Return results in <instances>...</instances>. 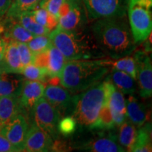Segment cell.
<instances>
[{
	"instance_id": "cell-25",
	"label": "cell",
	"mask_w": 152,
	"mask_h": 152,
	"mask_svg": "<svg viewBox=\"0 0 152 152\" xmlns=\"http://www.w3.org/2000/svg\"><path fill=\"white\" fill-rule=\"evenodd\" d=\"M120 126L118 140L119 144L129 151L135 139L137 132L135 125L126 118Z\"/></svg>"
},
{
	"instance_id": "cell-14",
	"label": "cell",
	"mask_w": 152,
	"mask_h": 152,
	"mask_svg": "<svg viewBox=\"0 0 152 152\" xmlns=\"http://www.w3.org/2000/svg\"><path fill=\"white\" fill-rule=\"evenodd\" d=\"M72 96L70 92L61 85H49L45 87L43 97L61 114H69Z\"/></svg>"
},
{
	"instance_id": "cell-34",
	"label": "cell",
	"mask_w": 152,
	"mask_h": 152,
	"mask_svg": "<svg viewBox=\"0 0 152 152\" xmlns=\"http://www.w3.org/2000/svg\"><path fill=\"white\" fill-rule=\"evenodd\" d=\"M18 150L14 147L7 138L0 132V152H16Z\"/></svg>"
},
{
	"instance_id": "cell-35",
	"label": "cell",
	"mask_w": 152,
	"mask_h": 152,
	"mask_svg": "<svg viewBox=\"0 0 152 152\" xmlns=\"http://www.w3.org/2000/svg\"><path fill=\"white\" fill-rule=\"evenodd\" d=\"M12 0H0V23L6 17Z\"/></svg>"
},
{
	"instance_id": "cell-8",
	"label": "cell",
	"mask_w": 152,
	"mask_h": 152,
	"mask_svg": "<svg viewBox=\"0 0 152 152\" xmlns=\"http://www.w3.org/2000/svg\"><path fill=\"white\" fill-rule=\"evenodd\" d=\"M90 20L125 16L129 0H83Z\"/></svg>"
},
{
	"instance_id": "cell-12",
	"label": "cell",
	"mask_w": 152,
	"mask_h": 152,
	"mask_svg": "<svg viewBox=\"0 0 152 152\" xmlns=\"http://www.w3.org/2000/svg\"><path fill=\"white\" fill-rule=\"evenodd\" d=\"M28 128L29 126L26 117L18 113L0 130V132L18 151H23L24 142Z\"/></svg>"
},
{
	"instance_id": "cell-32",
	"label": "cell",
	"mask_w": 152,
	"mask_h": 152,
	"mask_svg": "<svg viewBox=\"0 0 152 152\" xmlns=\"http://www.w3.org/2000/svg\"><path fill=\"white\" fill-rule=\"evenodd\" d=\"M66 0H41L38 7H41L58 19L59 11Z\"/></svg>"
},
{
	"instance_id": "cell-22",
	"label": "cell",
	"mask_w": 152,
	"mask_h": 152,
	"mask_svg": "<svg viewBox=\"0 0 152 152\" xmlns=\"http://www.w3.org/2000/svg\"><path fill=\"white\" fill-rule=\"evenodd\" d=\"M151 149V125L145 123L137 130L135 139L129 151L149 152Z\"/></svg>"
},
{
	"instance_id": "cell-30",
	"label": "cell",
	"mask_w": 152,
	"mask_h": 152,
	"mask_svg": "<svg viewBox=\"0 0 152 152\" xmlns=\"http://www.w3.org/2000/svg\"><path fill=\"white\" fill-rule=\"evenodd\" d=\"M27 45L34 55H36L47 51L52 43L49 35H35Z\"/></svg>"
},
{
	"instance_id": "cell-13",
	"label": "cell",
	"mask_w": 152,
	"mask_h": 152,
	"mask_svg": "<svg viewBox=\"0 0 152 152\" xmlns=\"http://www.w3.org/2000/svg\"><path fill=\"white\" fill-rule=\"evenodd\" d=\"M54 142L48 133L33 124L28 128L25 140L23 151L47 152L54 151Z\"/></svg>"
},
{
	"instance_id": "cell-24",
	"label": "cell",
	"mask_w": 152,
	"mask_h": 152,
	"mask_svg": "<svg viewBox=\"0 0 152 152\" xmlns=\"http://www.w3.org/2000/svg\"><path fill=\"white\" fill-rule=\"evenodd\" d=\"M41 0H12L6 14V18H16L23 13L34 10L39 6Z\"/></svg>"
},
{
	"instance_id": "cell-5",
	"label": "cell",
	"mask_w": 152,
	"mask_h": 152,
	"mask_svg": "<svg viewBox=\"0 0 152 152\" xmlns=\"http://www.w3.org/2000/svg\"><path fill=\"white\" fill-rule=\"evenodd\" d=\"M129 26L137 45L145 42L152 30V0H129Z\"/></svg>"
},
{
	"instance_id": "cell-16",
	"label": "cell",
	"mask_w": 152,
	"mask_h": 152,
	"mask_svg": "<svg viewBox=\"0 0 152 152\" xmlns=\"http://www.w3.org/2000/svg\"><path fill=\"white\" fill-rule=\"evenodd\" d=\"M45 87V85L41 81L24 80L18 96L21 109L28 110L33 109L38 101L43 97Z\"/></svg>"
},
{
	"instance_id": "cell-9",
	"label": "cell",
	"mask_w": 152,
	"mask_h": 152,
	"mask_svg": "<svg viewBox=\"0 0 152 152\" xmlns=\"http://www.w3.org/2000/svg\"><path fill=\"white\" fill-rule=\"evenodd\" d=\"M108 130L107 132H99L87 140L75 142L73 148L80 151L93 152H124L126 150L118 140L117 134Z\"/></svg>"
},
{
	"instance_id": "cell-6",
	"label": "cell",
	"mask_w": 152,
	"mask_h": 152,
	"mask_svg": "<svg viewBox=\"0 0 152 152\" xmlns=\"http://www.w3.org/2000/svg\"><path fill=\"white\" fill-rule=\"evenodd\" d=\"M31 111L33 124L48 133L53 140H58V124L61 116L59 112L44 97L38 101Z\"/></svg>"
},
{
	"instance_id": "cell-15",
	"label": "cell",
	"mask_w": 152,
	"mask_h": 152,
	"mask_svg": "<svg viewBox=\"0 0 152 152\" xmlns=\"http://www.w3.org/2000/svg\"><path fill=\"white\" fill-rule=\"evenodd\" d=\"M107 80V104L115 125H120L127 118L126 104L123 94L118 90L111 81Z\"/></svg>"
},
{
	"instance_id": "cell-33",
	"label": "cell",
	"mask_w": 152,
	"mask_h": 152,
	"mask_svg": "<svg viewBox=\"0 0 152 152\" xmlns=\"http://www.w3.org/2000/svg\"><path fill=\"white\" fill-rule=\"evenodd\" d=\"M17 47L20 56V61L23 67L33 64L35 55L28 47L27 43L17 42Z\"/></svg>"
},
{
	"instance_id": "cell-11",
	"label": "cell",
	"mask_w": 152,
	"mask_h": 152,
	"mask_svg": "<svg viewBox=\"0 0 152 152\" xmlns=\"http://www.w3.org/2000/svg\"><path fill=\"white\" fill-rule=\"evenodd\" d=\"M62 53L52 45L45 52L35 55L33 64L47 70L49 78L56 80L59 76L66 63Z\"/></svg>"
},
{
	"instance_id": "cell-1",
	"label": "cell",
	"mask_w": 152,
	"mask_h": 152,
	"mask_svg": "<svg viewBox=\"0 0 152 152\" xmlns=\"http://www.w3.org/2000/svg\"><path fill=\"white\" fill-rule=\"evenodd\" d=\"M91 33L100 50L113 60L131 55L136 50L137 45L125 16L96 19Z\"/></svg>"
},
{
	"instance_id": "cell-36",
	"label": "cell",
	"mask_w": 152,
	"mask_h": 152,
	"mask_svg": "<svg viewBox=\"0 0 152 152\" xmlns=\"http://www.w3.org/2000/svg\"><path fill=\"white\" fill-rule=\"evenodd\" d=\"M7 42V39H4V38L0 37V66H1V63L3 61L4 56Z\"/></svg>"
},
{
	"instance_id": "cell-26",
	"label": "cell",
	"mask_w": 152,
	"mask_h": 152,
	"mask_svg": "<svg viewBox=\"0 0 152 152\" xmlns=\"http://www.w3.org/2000/svg\"><path fill=\"white\" fill-rule=\"evenodd\" d=\"M15 20H16L19 23L21 24L26 29L33 33L34 35H49L51 32L49 29L37 23L32 16L30 11L20 14L15 18Z\"/></svg>"
},
{
	"instance_id": "cell-21",
	"label": "cell",
	"mask_w": 152,
	"mask_h": 152,
	"mask_svg": "<svg viewBox=\"0 0 152 152\" xmlns=\"http://www.w3.org/2000/svg\"><path fill=\"white\" fill-rule=\"evenodd\" d=\"M106 78L123 94H133L137 90L135 80L125 72L112 68L111 75Z\"/></svg>"
},
{
	"instance_id": "cell-31",
	"label": "cell",
	"mask_w": 152,
	"mask_h": 152,
	"mask_svg": "<svg viewBox=\"0 0 152 152\" xmlns=\"http://www.w3.org/2000/svg\"><path fill=\"white\" fill-rule=\"evenodd\" d=\"M77 129V123L71 115H66L60 119L58 124V132L66 137H69L76 132Z\"/></svg>"
},
{
	"instance_id": "cell-17",
	"label": "cell",
	"mask_w": 152,
	"mask_h": 152,
	"mask_svg": "<svg viewBox=\"0 0 152 152\" xmlns=\"http://www.w3.org/2000/svg\"><path fill=\"white\" fill-rule=\"evenodd\" d=\"M7 47L3 61L0 66V73H12L20 74L23 66L17 47L16 42L11 39H7Z\"/></svg>"
},
{
	"instance_id": "cell-29",
	"label": "cell",
	"mask_w": 152,
	"mask_h": 152,
	"mask_svg": "<svg viewBox=\"0 0 152 152\" xmlns=\"http://www.w3.org/2000/svg\"><path fill=\"white\" fill-rule=\"evenodd\" d=\"M20 74H23L26 79L30 80L45 82L47 79H49L47 70L34 64H30L23 67Z\"/></svg>"
},
{
	"instance_id": "cell-7",
	"label": "cell",
	"mask_w": 152,
	"mask_h": 152,
	"mask_svg": "<svg viewBox=\"0 0 152 152\" xmlns=\"http://www.w3.org/2000/svg\"><path fill=\"white\" fill-rule=\"evenodd\" d=\"M87 20L83 0H66L60 9L57 26L67 30H78L83 28Z\"/></svg>"
},
{
	"instance_id": "cell-18",
	"label": "cell",
	"mask_w": 152,
	"mask_h": 152,
	"mask_svg": "<svg viewBox=\"0 0 152 152\" xmlns=\"http://www.w3.org/2000/svg\"><path fill=\"white\" fill-rule=\"evenodd\" d=\"M127 118L135 126L141 127L147 120V113L145 106L133 94H128L125 100Z\"/></svg>"
},
{
	"instance_id": "cell-27",
	"label": "cell",
	"mask_w": 152,
	"mask_h": 152,
	"mask_svg": "<svg viewBox=\"0 0 152 152\" xmlns=\"http://www.w3.org/2000/svg\"><path fill=\"white\" fill-rule=\"evenodd\" d=\"M30 12L37 23L49 29L50 31L54 30L57 26L58 19L45 9L37 7Z\"/></svg>"
},
{
	"instance_id": "cell-20",
	"label": "cell",
	"mask_w": 152,
	"mask_h": 152,
	"mask_svg": "<svg viewBox=\"0 0 152 152\" xmlns=\"http://www.w3.org/2000/svg\"><path fill=\"white\" fill-rule=\"evenodd\" d=\"M20 109L18 96H0V130L18 115Z\"/></svg>"
},
{
	"instance_id": "cell-23",
	"label": "cell",
	"mask_w": 152,
	"mask_h": 152,
	"mask_svg": "<svg viewBox=\"0 0 152 152\" xmlns=\"http://www.w3.org/2000/svg\"><path fill=\"white\" fill-rule=\"evenodd\" d=\"M11 20V23L7 26L4 31L5 38H7L6 39H11L17 42L28 43L35 36L26 29L16 20Z\"/></svg>"
},
{
	"instance_id": "cell-4",
	"label": "cell",
	"mask_w": 152,
	"mask_h": 152,
	"mask_svg": "<svg viewBox=\"0 0 152 152\" xmlns=\"http://www.w3.org/2000/svg\"><path fill=\"white\" fill-rule=\"evenodd\" d=\"M107 96L106 79L72 96L69 114L76 120L77 126L94 130L101 113L107 103Z\"/></svg>"
},
{
	"instance_id": "cell-19",
	"label": "cell",
	"mask_w": 152,
	"mask_h": 152,
	"mask_svg": "<svg viewBox=\"0 0 152 152\" xmlns=\"http://www.w3.org/2000/svg\"><path fill=\"white\" fill-rule=\"evenodd\" d=\"M24 80L17 73H0V96H19Z\"/></svg>"
},
{
	"instance_id": "cell-10",
	"label": "cell",
	"mask_w": 152,
	"mask_h": 152,
	"mask_svg": "<svg viewBox=\"0 0 152 152\" xmlns=\"http://www.w3.org/2000/svg\"><path fill=\"white\" fill-rule=\"evenodd\" d=\"M137 79L138 81L139 91L141 97L149 99L152 95V65L149 54L145 51H134Z\"/></svg>"
},
{
	"instance_id": "cell-28",
	"label": "cell",
	"mask_w": 152,
	"mask_h": 152,
	"mask_svg": "<svg viewBox=\"0 0 152 152\" xmlns=\"http://www.w3.org/2000/svg\"><path fill=\"white\" fill-rule=\"evenodd\" d=\"M111 67L115 69L118 70L128 73V75L134 78L137 79V70H136V64L134 57L126 56L123 58L116 59L115 61L112 60Z\"/></svg>"
},
{
	"instance_id": "cell-3",
	"label": "cell",
	"mask_w": 152,
	"mask_h": 152,
	"mask_svg": "<svg viewBox=\"0 0 152 152\" xmlns=\"http://www.w3.org/2000/svg\"><path fill=\"white\" fill-rule=\"evenodd\" d=\"M49 37L66 61L100 59L106 57L95 42L91 32L83 28L67 30L56 26Z\"/></svg>"
},
{
	"instance_id": "cell-2",
	"label": "cell",
	"mask_w": 152,
	"mask_h": 152,
	"mask_svg": "<svg viewBox=\"0 0 152 152\" xmlns=\"http://www.w3.org/2000/svg\"><path fill=\"white\" fill-rule=\"evenodd\" d=\"M112 60L89 59L67 61L58 79L70 92L80 93L99 82L110 72Z\"/></svg>"
}]
</instances>
